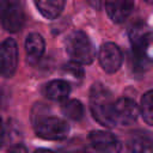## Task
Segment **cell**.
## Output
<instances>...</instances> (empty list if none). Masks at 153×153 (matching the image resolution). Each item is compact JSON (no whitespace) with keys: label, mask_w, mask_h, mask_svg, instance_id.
Listing matches in <instances>:
<instances>
[{"label":"cell","mask_w":153,"mask_h":153,"mask_svg":"<svg viewBox=\"0 0 153 153\" xmlns=\"http://www.w3.org/2000/svg\"><path fill=\"white\" fill-rule=\"evenodd\" d=\"M90 5H92L96 10H99L100 8V0H88Z\"/></svg>","instance_id":"ffe728a7"},{"label":"cell","mask_w":153,"mask_h":153,"mask_svg":"<svg viewBox=\"0 0 153 153\" xmlns=\"http://www.w3.org/2000/svg\"><path fill=\"white\" fill-rule=\"evenodd\" d=\"M65 2L66 0H35L41 14L48 19L57 18L65 7Z\"/></svg>","instance_id":"5bb4252c"},{"label":"cell","mask_w":153,"mask_h":153,"mask_svg":"<svg viewBox=\"0 0 153 153\" xmlns=\"http://www.w3.org/2000/svg\"><path fill=\"white\" fill-rule=\"evenodd\" d=\"M45 49V42L39 33L32 32L26 37L25 41V51L27 61L30 63H36L43 56Z\"/></svg>","instance_id":"8fae6325"},{"label":"cell","mask_w":153,"mask_h":153,"mask_svg":"<svg viewBox=\"0 0 153 153\" xmlns=\"http://www.w3.org/2000/svg\"><path fill=\"white\" fill-rule=\"evenodd\" d=\"M147 4H153V0H145Z\"/></svg>","instance_id":"603a6c76"},{"label":"cell","mask_w":153,"mask_h":153,"mask_svg":"<svg viewBox=\"0 0 153 153\" xmlns=\"http://www.w3.org/2000/svg\"><path fill=\"white\" fill-rule=\"evenodd\" d=\"M129 39L133 50L146 51L147 45L151 41V32L145 24L136 23L129 29Z\"/></svg>","instance_id":"30bf717a"},{"label":"cell","mask_w":153,"mask_h":153,"mask_svg":"<svg viewBox=\"0 0 153 153\" xmlns=\"http://www.w3.org/2000/svg\"><path fill=\"white\" fill-rule=\"evenodd\" d=\"M128 61H129L130 69L134 73H137V74L143 73L148 68L149 62H151L146 51H137V50H133V49L129 54Z\"/></svg>","instance_id":"2e32d148"},{"label":"cell","mask_w":153,"mask_h":153,"mask_svg":"<svg viewBox=\"0 0 153 153\" xmlns=\"http://www.w3.org/2000/svg\"><path fill=\"white\" fill-rule=\"evenodd\" d=\"M139 114H140V108L133 99L123 97L115 102L114 116H115L116 126L117 124H121V126L133 124L136 121Z\"/></svg>","instance_id":"52a82bcc"},{"label":"cell","mask_w":153,"mask_h":153,"mask_svg":"<svg viewBox=\"0 0 153 153\" xmlns=\"http://www.w3.org/2000/svg\"><path fill=\"white\" fill-rule=\"evenodd\" d=\"M63 71L68 74H71L73 78H82L84 76V68L81 67L80 63L75 62V61H69L67 63L63 65Z\"/></svg>","instance_id":"ac0fdd59"},{"label":"cell","mask_w":153,"mask_h":153,"mask_svg":"<svg viewBox=\"0 0 153 153\" xmlns=\"http://www.w3.org/2000/svg\"><path fill=\"white\" fill-rule=\"evenodd\" d=\"M61 111L73 121H80L84 117V105L78 99H66L61 105Z\"/></svg>","instance_id":"9a60e30c"},{"label":"cell","mask_w":153,"mask_h":153,"mask_svg":"<svg viewBox=\"0 0 153 153\" xmlns=\"http://www.w3.org/2000/svg\"><path fill=\"white\" fill-rule=\"evenodd\" d=\"M0 23L10 32H17L24 24V12L18 0H0Z\"/></svg>","instance_id":"5b68a950"},{"label":"cell","mask_w":153,"mask_h":153,"mask_svg":"<svg viewBox=\"0 0 153 153\" xmlns=\"http://www.w3.org/2000/svg\"><path fill=\"white\" fill-rule=\"evenodd\" d=\"M2 140H4V126H2V121L0 118V147H1Z\"/></svg>","instance_id":"44dd1931"},{"label":"cell","mask_w":153,"mask_h":153,"mask_svg":"<svg viewBox=\"0 0 153 153\" xmlns=\"http://www.w3.org/2000/svg\"><path fill=\"white\" fill-rule=\"evenodd\" d=\"M35 153H54L53 151H49V149H43V148H41V149H37Z\"/></svg>","instance_id":"7402d4cb"},{"label":"cell","mask_w":153,"mask_h":153,"mask_svg":"<svg viewBox=\"0 0 153 153\" xmlns=\"http://www.w3.org/2000/svg\"><path fill=\"white\" fill-rule=\"evenodd\" d=\"M140 114L147 124L153 126V90L146 92L142 96L140 104Z\"/></svg>","instance_id":"e0dca14e"},{"label":"cell","mask_w":153,"mask_h":153,"mask_svg":"<svg viewBox=\"0 0 153 153\" xmlns=\"http://www.w3.org/2000/svg\"><path fill=\"white\" fill-rule=\"evenodd\" d=\"M98 59L102 68L106 73H115L120 69L123 56H122L121 49L115 43L108 42L100 47Z\"/></svg>","instance_id":"ba28073f"},{"label":"cell","mask_w":153,"mask_h":153,"mask_svg":"<svg viewBox=\"0 0 153 153\" xmlns=\"http://www.w3.org/2000/svg\"><path fill=\"white\" fill-rule=\"evenodd\" d=\"M66 51L72 61H75L80 65L91 63L96 55L92 42L82 31H74L67 37Z\"/></svg>","instance_id":"3957f363"},{"label":"cell","mask_w":153,"mask_h":153,"mask_svg":"<svg viewBox=\"0 0 153 153\" xmlns=\"http://www.w3.org/2000/svg\"><path fill=\"white\" fill-rule=\"evenodd\" d=\"M128 153H153V139L145 133L134 134L127 145Z\"/></svg>","instance_id":"4fadbf2b"},{"label":"cell","mask_w":153,"mask_h":153,"mask_svg":"<svg viewBox=\"0 0 153 153\" xmlns=\"http://www.w3.org/2000/svg\"><path fill=\"white\" fill-rule=\"evenodd\" d=\"M114 105L111 92L102 84L92 85L90 91V110L93 118L106 128L116 126L114 116Z\"/></svg>","instance_id":"6da1fadb"},{"label":"cell","mask_w":153,"mask_h":153,"mask_svg":"<svg viewBox=\"0 0 153 153\" xmlns=\"http://www.w3.org/2000/svg\"><path fill=\"white\" fill-rule=\"evenodd\" d=\"M8 153H27V149L24 145L22 143H17L14 146H12L8 151Z\"/></svg>","instance_id":"d6986e66"},{"label":"cell","mask_w":153,"mask_h":153,"mask_svg":"<svg viewBox=\"0 0 153 153\" xmlns=\"http://www.w3.org/2000/svg\"><path fill=\"white\" fill-rule=\"evenodd\" d=\"M44 105L37 104L32 109V124L37 136L45 140H63L69 133V124L59 117L49 116L44 111Z\"/></svg>","instance_id":"7a4b0ae2"},{"label":"cell","mask_w":153,"mask_h":153,"mask_svg":"<svg viewBox=\"0 0 153 153\" xmlns=\"http://www.w3.org/2000/svg\"><path fill=\"white\" fill-rule=\"evenodd\" d=\"M90 145L85 147L84 153H120L121 141L110 131L94 130L88 135Z\"/></svg>","instance_id":"277c9868"},{"label":"cell","mask_w":153,"mask_h":153,"mask_svg":"<svg viewBox=\"0 0 153 153\" xmlns=\"http://www.w3.org/2000/svg\"><path fill=\"white\" fill-rule=\"evenodd\" d=\"M71 86L65 80H53L44 86V94L47 98L56 102H65L69 96Z\"/></svg>","instance_id":"7c38bea8"},{"label":"cell","mask_w":153,"mask_h":153,"mask_svg":"<svg viewBox=\"0 0 153 153\" xmlns=\"http://www.w3.org/2000/svg\"><path fill=\"white\" fill-rule=\"evenodd\" d=\"M18 65V45L13 38H7L0 45V74L11 78Z\"/></svg>","instance_id":"8992f818"},{"label":"cell","mask_w":153,"mask_h":153,"mask_svg":"<svg viewBox=\"0 0 153 153\" xmlns=\"http://www.w3.org/2000/svg\"><path fill=\"white\" fill-rule=\"evenodd\" d=\"M134 8V0H105V10L115 23L124 22Z\"/></svg>","instance_id":"9c48e42d"}]
</instances>
